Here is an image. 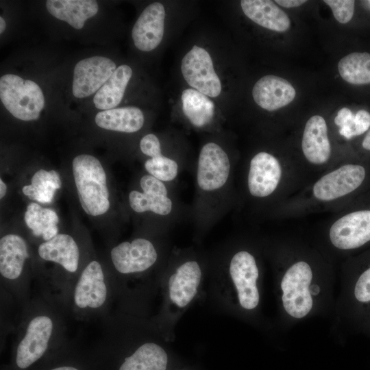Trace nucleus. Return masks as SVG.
I'll list each match as a JSON object with an SVG mask.
<instances>
[{"mask_svg": "<svg viewBox=\"0 0 370 370\" xmlns=\"http://www.w3.org/2000/svg\"><path fill=\"white\" fill-rule=\"evenodd\" d=\"M73 175L79 203L88 215L105 214L110 208L107 177L99 160L93 156L81 154L72 162Z\"/></svg>", "mask_w": 370, "mask_h": 370, "instance_id": "obj_1", "label": "nucleus"}, {"mask_svg": "<svg viewBox=\"0 0 370 370\" xmlns=\"http://www.w3.org/2000/svg\"><path fill=\"white\" fill-rule=\"evenodd\" d=\"M0 98L14 117L27 121L38 119L45 105L40 86L32 80L23 79L14 74L1 77Z\"/></svg>", "mask_w": 370, "mask_h": 370, "instance_id": "obj_2", "label": "nucleus"}, {"mask_svg": "<svg viewBox=\"0 0 370 370\" xmlns=\"http://www.w3.org/2000/svg\"><path fill=\"white\" fill-rule=\"evenodd\" d=\"M312 278L309 264L299 261L288 268L282 280L283 306L293 317L302 318L312 309V298L309 290Z\"/></svg>", "mask_w": 370, "mask_h": 370, "instance_id": "obj_3", "label": "nucleus"}, {"mask_svg": "<svg viewBox=\"0 0 370 370\" xmlns=\"http://www.w3.org/2000/svg\"><path fill=\"white\" fill-rule=\"evenodd\" d=\"M181 71L186 82L194 89L211 97L220 95L221 81L210 54L204 48L194 45L183 58Z\"/></svg>", "mask_w": 370, "mask_h": 370, "instance_id": "obj_4", "label": "nucleus"}, {"mask_svg": "<svg viewBox=\"0 0 370 370\" xmlns=\"http://www.w3.org/2000/svg\"><path fill=\"white\" fill-rule=\"evenodd\" d=\"M54 329L53 319L47 314L32 318L16 348V363L26 369L40 359L47 351Z\"/></svg>", "mask_w": 370, "mask_h": 370, "instance_id": "obj_5", "label": "nucleus"}, {"mask_svg": "<svg viewBox=\"0 0 370 370\" xmlns=\"http://www.w3.org/2000/svg\"><path fill=\"white\" fill-rule=\"evenodd\" d=\"M230 171L228 156L219 145L208 143L202 147L197 169V182L201 190L210 193L223 188Z\"/></svg>", "mask_w": 370, "mask_h": 370, "instance_id": "obj_6", "label": "nucleus"}, {"mask_svg": "<svg viewBox=\"0 0 370 370\" xmlns=\"http://www.w3.org/2000/svg\"><path fill=\"white\" fill-rule=\"evenodd\" d=\"M116 64L103 56L83 59L74 68L73 94L77 98L97 92L116 70Z\"/></svg>", "mask_w": 370, "mask_h": 370, "instance_id": "obj_7", "label": "nucleus"}, {"mask_svg": "<svg viewBox=\"0 0 370 370\" xmlns=\"http://www.w3.org/2000/svg\"><path fill=\"white\" fill-rule=\"evenodd\" d=\"M108 287L101 264L90 262L82 271L74 288L73 303L81 310H97L106 302Z\"/></svg>", "mask_w": 370, "mask_h": 370, "instance_id": "obj_8", "label": "nucleus"}, {"mask_svg": "<svg viewBox=\"0 0 370 370\" xmlns=\"http://www.w3.org/2000/svg\"><path fill=\"white\" fill-rule=\"evenodd\" d=\"M110 257L118 272L129 274L149 269L156 262L158 254L151 241L138 238L132 242L121 243L113 247Z\"/></svg>", "mask_w": 370, "mask_h": 370, "instance_id": "obj_9", "label": "nucleus"}, {"mask_svg": "<svg viewBox=\"0 0 370 370\" xmlns=\"http://www.w3.org/2000/svg\"><path fill=\"white\" fill-rule=\"evenodd\" d=\"M229 270L241 306L247 310L255 308L260 296L256 286L259 273L254 257L246 251L237 252L231 259Z\"/></svg>", "mask_w": 370, "mask_h": 370, "instance_id": "obj_10", "label": "nucleus"}, {"mask_svg": "<svg viewBox=\"0 0 370 370\" xmlns=\"http://www.w3.org/2000/svg\"><path fill=\"white\" fill-rule=\"evenodd\" d=\"M334 246L341 249L358 248L370 241V210L349 213L335 221L330 230Z\"/></svg>", "mask_w": 370, "mask_h": 370, "instance_id": "obj_11", "label": "nucleus"}, {"mask_svg": "<svg viewBox=\"0 0 370 370\" xmlns=\"http://www.w3.org/2000/svg\"><path fill=\"white\" fill-rule=\"evenodd\" d=\"M365 177L363 166L346 164L319 179L314 185L313 194L322 201L336 199L356 190Z\"/></svg>", "mask_w": 370, "mask_h": 370, "instance_id": "obj_12", "label": "nucleus"}, {"mask_svg": "<svg viewBox=\"0 0 370 370\" xmlns=\"http://www.w3.org/2000/svg\"><path fill=\"white\" fill-rule=\"evenodd\" d=\"M140 186L143 192L132 190L129 194L130 206L134 211H149L161 216L171 213L173 201L162 181L147 174L140 178Z\"/></svg>", "mask_w": 370, "mask_h": 370, "instance_id": "obj_13", "label": "nucleus"}, {"mask_svg": "<svg viewBox=\"0 0 370 370\" xmlns=\"http://www.w3.org/2000/svg\"><path fill=\"white\" fill-rule=\"evenodd\" d=\"M164 18L165 10L160 3H152L145 8L132 32V37L137 49L150 51L160 45L164 35Z\"/></svg>", "mask_w": 370, "mask_h": 370, "instance_id": "obj_14", "label": "nucleus"}, {"mask_svg": "<svg viewBox=\"0 0 370 370\" xmlns=\"http://www.w3.org/2000/svg\"><path fill=\"white\" fill-rule=\"evenodd\" d=\"M282 175L279 161L271 154L261 151L250 162L248 188L251 195L265 197L277 188Z\"/></svg>", "mask_w": 370, "mask_h": 370, "instance_id": "obj_15", "label": "nucleus"}, {"mask_svg": "<svg viewBox=\"0 0 370 370\" xmlns=\"http://www.w3.org/2000/svg\"><path fill=\"white\" fill-rule=\"evenodd\" d=\"M296 95L294 87L286 79L267 75L254 86L252 96L262 108L273 111L290 103Z\"/></svg>", "mask_w": 370, "mask_h": 370, "instance_id": "obj_16", "label": "nucleus"}, {"mask_svg": "<svg viewBox=\"0 0 370 370\" xmlns=\"http://www.w3.org/2000/svg\"><path fill=\"white\" fill-rule=\"evenodd\" d=\"M201 277L197 262L189 260L182 263L169 280V297L176 306H186L195 297Z\"/></svg>", "mask_w": 370, "mask_h": 370, "instance_id": "obj_17", "label": "nucleus"}, {"mask_svg": "<svg viewBox=\"0 0 370 370\" xmlns=\"http://www.w3.org/2000/svg\"><path fill=\"white\" fill-rule=\"evenodd\" d=\"M306 158L314 164L326 162L330 156L331 147L325 119L314 115L306 122L301 143Z\"/></svg>", "mask_w": 370, "mask_h": 370, "instance_id": "obj_18", "label": "nucleus"}, {"mask_svg": "<svg viewBox=\"0 0 370 370\" xmlns=\"http://www.w3.org/2000/svg\"><path fill=\"white\" fill-rule=\"evenodd\" d=\"M38 252L42 259L57 263L69 273H75L78 269L79 247L69 234H58L51 239L42 243Z\"/></svg>", "mask_w": 370, "mask_h": 370, "instance_id": "obj_19", "label": "nucleus"}, {"mask_svg": "<svg viewBox=\"0 0 370 370\" xmlns=\"http://www.w3.org/2000/svg\"><path fill=\"white\" fill-rule=\"evenodd\" d=\"M27 245L19 235L8 234L0 239V273L8 280H17L29 258Z\"/></svg>", "mask_w": 370, "mask_h": 370, "instance_id": "obj_20", "label": "nucleus"}, {"mask_svg": "<svg viewBox=\"0 0 370 370\" xmlns=\"http://www.w3.org/2000/svg\"><path fill=\"white\" fill-rule=\"evenodd\" d=\"M244 14L252 21L270 30L283 32L291 25L287 14L269 0H242Z\"/></svg>", "mask_w": 370, "mask_h": 370, "instance_id": "obj_21", "label": "nucleus"}, {"mask_svg": "<svg viewBox=\"0 0 370 370\" xmlns=\"http://www.w3.org/2000/svg\"><path fill=\"white\" fill-rule=\"evenodd\" d=\"M46 7L52 16L77 29L98 12L97 3L92 0H48Z\"/></svg>", "mask_w": 370, "mask_h": 370, "instance_id": "obj_22", "label": "nucleus"}, {"mask_svg": "<svg viewBox=\"0 0 370 370\" xmlns=\"http://www.w3.org/2000/svg\"><path fill=\"white\" fill-rule=\"evenodd\" d=\"M144 120L143 112L136 107L103 110L95 116V123L99 127L125 133H133L140 130Z\"/></svg>", "mask_w": 370, "mask_h": 370, "instance_id": "obj_23", "label": "nucleus"}, {"mask_svg": "<svg viewBox=\"0 0 370 370\" xmlns=\"http://www.w3.org/2000/svg\"><path fill=\"white\" fill-rule=\"evenodd\" d=\"M132 69L122 64L116 69L111 77L96 92L93 102L97 109H113L121 101L127 85L132 77Z\"/></svg>", "mask_w": 370, "mask_h": 370, "instance_id": "obj_24", "label": "nucleus"}, {"mask_svg": "<svg viewBox=\"0 0 370 370\" xmlns=\"http://www.w3.org/2000/svg\"><path fill=\"white\" fill-rule=\"evenodd\" d=\"M167 362V354L162 347L146 343L125 358L119 370H166Z\"/></svg>", "mask_w": 370, "mask_h": 370, "instance_id": "obj_25", "label": "nucleus"}, {"mask_svg": "<svg viewBox=\"0 0 370 370\" xmlns=\"http://www.w3.org/2000/svg\"><path fill=\"white\" fill-rule=\"evenodd\" d=\"M182 110L185 116L196 127L209 124L214 116V103L199 91L188 88L182 92Z\"/></svg>", "mask_w": 370, "mask_h": 370, "instance_id": "obj_26", "label": "nucleus"}, {"mask_svg": "<svg viewBox=\"0 0 370 370\" xmlns=\"http://www.w3.org/2000/svg\"><path fill=\"white\" fill-rule=\"evenodd\" d=\"M24 220L27 226L36 236H42L47 241L58 234L59 218L52 209L46 208L32 202L25 212Z\"/></svg>", "mask_w": 370, "mask_h": 370, "instance_id": "obj_27", "label": "nucleus"}, {"mask_svg": "<svg viewBox=\"0 0 370 370\" xmlns=\"http://www.w3.org/2000/svg\"><path fill=\"white\" fill-rule=\"evenodd\" d=\"M62 186L58 172L40 169L32 176L31 184L23 187V194L29 199L42 204L53 201L56 191Z\"/></svg>", "mask_w": 370, "mask_h": 370, "instance_id": "obj_28", "label": "nucleus"}, {"mask_svg": "<svg viewBox=\"0 0 370 370\" xmlns=\"http://www.w3.org/2000/svg\"><path fill=\"white\" fill-rule=\"evenodd\" d=\"M338 69L341 77L349 84H370V53H351L339 61Z\"/></svg>", "mask_w": 370, "mask_h": 370, "instance_id": "obj_29", "label": "nucleus"}, {"mask_svg": "<svg viewBox=\"0 0 370 370\" xmlns=\"http://www.w3.org/2000/svg\"><path fill=\"white\" fill-rule=\"evenodd\" d=\"M144 166L149 175L162 182L172 181L178 174L177 162L162 153L147 159Z\"/></svg>", "mask_w": 370, "mask_h": 370, "instance_id": "obj_30", "label": "nucleus"}, {"mask_svg": "<svg viewBox=\"0 0 370 370\" xmlns=\"http://www.w3.org/2000/svg\"><path fill=\"white\" fill-rule=\"evenodd\" d=\"M334 123L340 127V134L345 138L356 136L355 114L348 108H343L338 112Z\"/></svg>", "mask_w": 370, "mask_h": 370, "instance_id": "obj_31", "label": "nucleus"}, {"mask_svg": "<svg viewBox=\"0 0 370 370\" xmlns=\"http://www.w3.org/2000/svg\"><path fill=\"white\" fill-rule=\"evenodd\" d=\"M332 10L334 16L341 23H347L352 18L355 1L353 0H324Z\"/></svg>", "mask_w": 370, "mask_h": 370, "instance_id": "obj_32", "label": "nucleus"}, {"mask_svg": "<svg viewBox=\"0 0 370 370\" xmlns=\"http://www.w3.org/2000/svg\"><path fill=\"white\" fill-rule=\"evenodd\" d=\"M354 295L359 301H370V267L359 277L356 283Z\"/></svg>", "mask_w": 370, "mask_h": 370, "instance_id": "obj_33", "label": "nucleus"}, {"mask_svg": "<svg viewBox=\"0 0 370 370\" xmlns=\"http://www.w3.org/2000/svg\"><path fill=\"white\" fill-rule=\"evenodd\" d=\"M140 149L145 155L150 158L162 153L160 140L153 134H148L142 138Z\"/></svg>", "mask_w": 370, "mask_h": 370, "instance_id": "obj_34", "label": "nucleus"}, {"mask_svg": "<svg viewBox=\"0 0 370 370\" xmlns=\"http://www.w3.org/2000/svg\"><path fill=\"white\" fill-rule=\"evenodd\" d=\"M355 121L356 136L362 134L370 127V114L364 110H359L355 114Z\"/></svg>", "mask_w": 370, "mask_h": 370, "instance_id": "obj_35", "label": "nucleus"}, {"mask_svg": "<svg viewBox=\"0 0 370 370\" xmlns=\"http://www.w3.org/2000/svg\"><path fill=\"white\" fill-rule=\"evenodd\" d=\"M275 2L278 3L284 8H295L300 6L306 2L305 0H276Z\"/></svg>", "mask_w": 370, "mask_h": 370, "instance_id": "obj_36", "label": "nucleus"}, {"mask_svg": "<svg viewBox=\"0 0 370 370\" xmlns=\"http://www.w3.org/2000/svg\"><path fill=\"white\" fill-rule=\"evenodd\" d=\"M362 145L364 149L370 151V130L364 138Z\"/></svg>", "mask_w": 370, "mask_h": 370, "instance_id": "obj_37", "label": "nucleus"}, {"mask_svg": "<svg viewBox=\"0 0 370 370\" xmlns=\"http://www.w3.org/2000/svg\"><path fill=\"white\" fill-rule=\"evenodd\" d=\"M7 192V186L2 179L0 180V198L4 197Z\"/></svg>", "mask_w": 370, "mask_h": 370, "instance_id": "obj_38", "label": "nucleus"}, {"mask_svg": "<svg viewBox=\"0 0 370 370\" xmlns=\"http://www.w3.org/2000/svg\"><path fill=\"white\" fill-rule=\"evenodd\" d=\"M51 370H78V369L73 367L64 366V367H56Z\"/></svg>", "mask_w": 370, "mask_h": 370, "instance_id": "obj_39", "label": "nucleus"}, {"mask_svg": "<svg viewBox=\"0 0 370 370\" xmlns=\"http://www.w3.org/2000/svg\"><path fill=\"white\" fill-rule=\"evenodd\" d=\"M6 27V23L5 20L1 16L0 17V33L2 34Z\"/></svg>", "mask_w": 370, "mask_h": 370, "instance_id": "obj_40", "label": "nucleus"}, {"mask_svg": "<svg viewBox=\"0 0 370 370\" xmlns=\"http://www.w3.org/2000/svg\"><path fill=\"white\" fill-rule=\"evenodd\" d=\"M369 2H370V1H369Z\"/></svg>", "mask_w": 370, "mask_h": 370, "instance_id": "obj_41", "label": "nucleus"}]
</instances>
